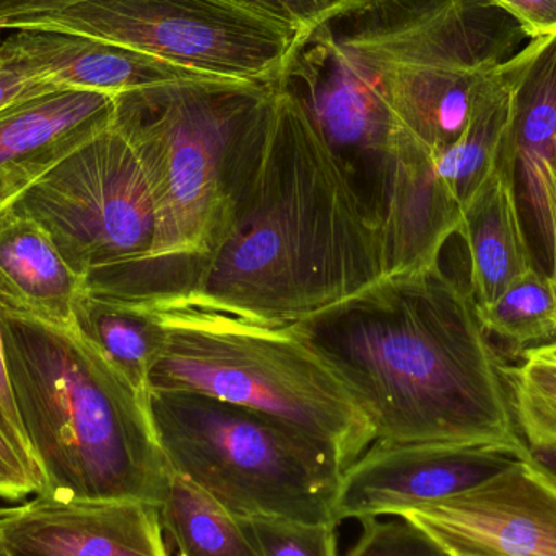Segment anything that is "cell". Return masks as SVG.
<instances>
[{"label": "cell", "mask_w": 556, "mask_h": 556, "mask_svg": "<svg viewBox=\"0 0 556 556\" xmlns=\"http://www.w3.org/2000/svg\"><path fill=\"white\" fill-rule=\"evenodd\" d=\"M531 41L490 0H362L301 39L278 81L333 142L372 136L388 114L391 152L437 155L460 139L486 80Z\"/></svg>", "instance_id": "cell-1"}, {"label": "cell", "mask_w": 556, "mask_h": 556, "mask_svg": "<svg viewBox=\"0 0 556 556\" xmlns=\"http://www.w3.org/2000/svg\"><path fill=\"white\" fill-rule=\"evenodd\" d=\"M293 327L349 388L375 441L531 451L476 300L441 264L389 274Z\"/></svg>", "instance_id": "cell-2"}, {"label": "cell", "mask_w": 556, "mask_h": 556, "mask_svg": "<svg viewBox=\"0 0 556 556\" xmlns=\"http://www.w3.org/2000/svg\"><path fill=\"white\" fill-rule=\"evenodd\" d=\"M384 276L378 220L306 104L276 84L263 156L230 228L188 291L163 306L290 326Z\"/></svg>", "instance_id": "cell-3"}, {"label": "cell", "mask_w": 556, "mask_h": 556, "mask_svg": "<svg viewBox=\"0 0 556 556\" xmlns=\"http://www.w3.org/2000/svg\"><path fill=\"white\" fill-rule=\"evenodd\" d=\"M276 84L182 80L117 94L114 124L142 150L160 224L146 263L87 287L146 307L179 300L217 250L273 123Z\"/></svg>", "instance_id": "cell-4"}, {"label": "cell", "mask_w": 556, "mask_h": 556, "mask_svg": "<svg viewBox=\"0 0 556 556\" xmlns=\"http://www.w3.org/2000/svg\"><path fill=\"white\" fill-rule=\"evenodd\" d=\"M10 386L39 493L84 500H134L159 508L173 469L147 408L126 378L75 324L0 309Z\"/></svg>", "instance_id": "cell-5"}, {"label": "cell", "mask_w": 556, "mask_h": 556, "mask_svg": "<svg viewBox=\"0 0 556 556\" xmlns=\"http://www.w3.org/2000/svg\"><path fill=\"white\" fill-rule=\"evenodd\" d=\"M152 311L166 345L150 389L201 392L270 415L326 446L343 470L375 443L349 388L293 324L263 326L191 306Z\"/></svg>", "instance_id": "cell-6"}, {"label": "cell", "mask_w": 556, "mask_h": 556, "mask_svg": "<svg viewBox=\"0 0 556 556\" xmlns=\"http://www.w3.org/2000/svg\"><path fill=\"white\" fill-rule=\"evenodd\" d=\"M147 408L173 472L238 519L337 525L333 505L343 469L313 438L201 392L150 389Z\"/></svg>", "instance_id": "cell-7"}, {"label": "cell", "mask_w": 556, "mask_h": 556, "mask_svg": "<svg viewBox=\"0 0 556 556\" xmlns=\"http://www.w3.org/2000/svg\"><path fill=\"white\" fill-rule=\"evenodd\" d=\"M13 207L35 218L65 263L87 280L146 263L159 235L155 176L139 146L114 123Z\"/></svg>", "instance_id": "cell-8"}, {"label": "cell", "mask_w": 556, "mask_h": 556, "mask_svg": "<svg viewBox=\"0 0 556 556\" xmlns=\"http://www.w3.org/2000/svg\"><path fill=\"white\" fill-rule=\"evenodd\" d=\"M7 28L88 36L204 77L256 84H277L294 48L281 33L198 0H91Z\"/></svg>", "instance_id": "cell-9"}, {"label": "cell", "mask_w": 556, "mask_h": 556, "mask_svg": "<svg viewBox=\"0 0 556 556\" xmlns=\"http://www.w3.org/2000/svg\"><path fill=\"white\" fill-rule=\"evenodd\" d=\"M397 516L447 556H556V476L532 451L469 492Z\"/></svg>", "instance_id": "cell-10"}, {"label": "cell", "mask_w": 556, "mask_h": 556, "mask_svg": "<svg viewBox=\"0 0 556 556\" xmlns=\"http://www.w3.org/2000/svg\"><path fill=\"white\" fill-rule=\"evenodd\" d=\"M529 453L457 444L375 441L343 470L333 521L397 516L469 492Z\"/></svg>", "instance_id": "cell-11"}, {"label": "cell", "mask_w": 556, "mask_h": 556, "mask_svg": "<svg viewBox=\"0 0 556 556\" xmlns=\"http://www.w3.org/2000/svg\"><path fill=\"white\" fill-rule=\"evenodd\" d=\"M10 556H169L160 509L134 500L36 493L0 506Z\"/></svg>", "instance_id": "cell-12"}, {"label": "cell", "mask_w": 556, "mask_h": 556, "mask_svg": "<svg viewBox=\"0 0 556 556\" xmlns=\"http://www.w3.org/2000/svg\"><path fill=\"white\" fill-rule=\"evenodd\" d=\"M117 94L55 88L0 110V214L114 123Z\"/></svg>", "instance_id": "cell-13"}, {"label": "cell", "mask_w": 556, "mask_h": 556, "mask_svg": "<svg viewBox=\"0 0 556 556\" xmlns=\"http://www.w3.org/2000/svg\"><path fill=\"white\" fill-rule=\"evenodd\" d=\"M2 31L3 46L12 58L39 80L58 88L121 94L172 81L217 80L88 36L45 28Z\"/></svg>", "instance_id": "cell-14"}, {"label": "cell", "mask_w": 556, "mask_h": 556, "mask_svg": "<svg viewBox=\"0 0 556 556\" xmlns=\"http://www.w3.org/2000/svg\"><path fill=\"white\" fill-rule=\"evenodd\" d=\"M469 254V287L477 306L498 298L535 269L519 211L516 168L503 149L485 181L464 208L459 231Z\"/></svg>", "instance_id": "cell-15"}, {"label": "cell", "mask_w": 556, "mask_h": 556, "mask_svg": "<svg viewBox=\"0 0 556 556\" xmlns=\"http://www.w3.org/2000/svg\"><path fill=\"white\" fill-rule=\"evenodd\" d=\"M87 290L51 235L25 212L0 214V309L72 326Z\"/></svg>", "instance_id": "cell-16"}, {"label": "cell", "mask_w": 556, "mask_h": 556, "mask_svg": "<svg viewBox=\"0 0 556 556\" xmlns=\"http://www.w3.org/2000/svg\"><path fill=\"white\" fill-rule=\"evenodd\" d=\"M506 149L515 163L518 194L548 251V172L556 152V38L545 41L519 81Z\"/></svg>", "instance_id": "cell-17"}, {"label": "cell", "mask_w": 556, "mask_h": 556, "mask_svg": "<svg viewBox=\"0 0 556 556\" xmlns=\"http://www.w3.org/2000/svg\"><path fill=\"white\" fill-rule=\"evenodd\" d=\"M75 326L139 394H149L150 372L166 345L155 311L87 287L75 306Z\"/></svg>", "instance_id": "cell-18"}, {"label": "cell", "mask_w": 556, "mask_h": 556, "mask_svg": "<svg viewBox=\"0 0 556 556\" xmlns=\"http://www.w3.org/2000/svg\"><path fill=\"white\" fill-rule=\"evenodd\" d=\"M159 509L178 556H261L243 521L178 473Z\"/></svg>", "instance_id": "cell-19"}, {"label": "cell", "mask_w": 556, "mask_h": 556, "mask_svg": "<svg viewBox=\"0 0 556 556\" xmlns=\"http://www.w3.org/2000/svg\"><path fill=\"white\" fill-rule=\"evenodd\" d=\"M91 0H0V28ZM288 36L294 46L317 26L362 0H198Z\"/></svg>", "instance_id": "cell-20"}, {"label": "cell", "mask_w": 556, "mask_h": 556, "mask_svg": "<svg viewBox=\"0 0 556 556\" xmlns=\"http://www.w3.org/2000/svg\"><path fill=\"white\" fill-rule=\"evenodd\" d=\"M489 333L519 358L525 350L556 340V298L548 274L535 267L485 306H477Z\"/></svg>", "instance_id": "cell-21"}, {"label": "cell", "mask_w": 556, "mask_h": 556, "mask_svg": "<svg viewBox=\"0 0 556 556\" xmlns=\"http://www.w3.org/2000/svg\"><path fill=\"white\" fill-rule=\"evenodd\" d=\"M518 363H503L509 404L529 450L556 444V362L522 353Z\"/></svg>", "instance_id": "cell-22"}, {"label": "cell", "mask_w": 556, "mask_h": 556, "mask_svg": "<svg viewBox=\"0 0 556 556\" xmlns=\"http://www.w3.org/2000/svg\"><path fill=\"white\" fill-rule=\"evenodd\" d=\"M261 556H339L337 525L285 518L241 519Z\"/></svg>", "instance_id": "cell-23"}, {"label": "cell", "mask_w": 556, "mask_h": 556, "mask_svg": "<svg viewBox=\"0 0 556 556\" xmlns=\"http://www.w3.org/2000/svg\"><path fill=\"white\" fill-rule=\"evenodd\" d=\"M363 519L362 534L345 556H447L420 529L401 516Z\"/></svg>", "instance_id": "cell-24"}, {"label": "cell", "mask_w": 556, "mask_h": 556, "mask_svg": "<svg viewBox=\"0 0 556 556\" xmlns=\"http://www.w3.org/2000/svg\"><path fill=\"white\" fill-rule=\"evenodd\" d=\"M0 430L9 438L16 454L22 459L29 479L35 483L38 493L42 490V477L33 460L29 451L28 440L20 420L18 408L13 397L12 386H10L9 371H7L5 355H3L2 333H0Z\"/></svg>", "instance_id": "cell-25"}, {"label": "cell", "mask_w": 556, "mask_h": 556, "mask_svg": "<svg viewBox=\"0 0 556 556\" xmlns=\"http://www.w3.org/2000/svg\"><path fill=\"white\" fill-rule=\"evenodd\" d=\"M54 85L39 80L31 72L26 71L18 61L12 58L3 46V31L0 29V110L7 104L15 103L23 98L35 97L45 91L55 90Z\"/></svg>", "instance_id": "cell-26"}, {"label": "cell", "mask_w": 556, "mask_h": 556, "mask_svg": "<svg viewBox=\"0 0 556 556\" xmlns=\"http://www.w3.org/2000/svg\"><path fill=\"white\" fill-rule=\"evenodd\" d=\"M521 23L535 38H556V0H490Z\"/></svg>", "instance_id": "cell-27"}, {"label": "cell", "mask_w": 556, "mask_h": 556, "mask_svg": "<svg viewBox=\"0 0 556 556\" xmlns=\"http://www.w3.org/2000/svg\"><path fill=\"white\" fill-rule=\"evenodd\" d=\"M36 493H38V489L29 479L15 447L0 430V500L20 503Z\"/></svg>", "instance_id": "cell-28"}, {"label": "cell", "mask_w": 556, "mask_h": 556, "mask_svg": "<svg viewBox=\"0 0 556 556\" xmlns=\"http://www.w3.org/2000/svg\"><path fill=\"white\" fill-rule=\"evenodd\" d=\"M548 230H551V240H548V256H551L552 270L548 276L552 278L556 298V152L554 162L548 172Z\"/></svg>", "instance_id": "cell-29"}, {"label": "cell", "mask_w": 556, "mask_h": 556, "mask_svg": "<svg viewBox=\"0 0 556 556\" xmlns=\"http://www.w3.org/2000/svg\"><path fill=\"white\" fill-rule=\"evenodd\" d=\"M532 454H534V457L539 463L544 464V466L547 467L548 470H552L556 476V444L542 447V450L532 451Z\"/></svg>", "instance_id": "cell-30"}, {"label": "cell", "mask_w": 556, "mask_h": 556, "mask_svg": "<svg viewBox=\"0 0 556 556\" xmlns=\"http://www.w3.org/2000/svg\"><path fill=\"white\" fill-rule=\"evenodd\" d=\"M522 353L541 356V358L555 359L556 362V340H552V342L548 343H542V345L532 346V349L525 350Z\"/></svg>", "instance_id": "cell-31"}, {"label": "cell", "mask_w": 556, "mask_h": 556, "mask_svg": "<svg viewBox=\"0 0 556 556\" xmlns=\"http://www.w3.org/2000/svg\"><path fill=\"white\" fill-rule=\"evenodd\" d=\"M0 556H10L7 551L5 544H3L2 538H0Z\"/></svg>", "instance_id": "cell-32"}]
</instances>
